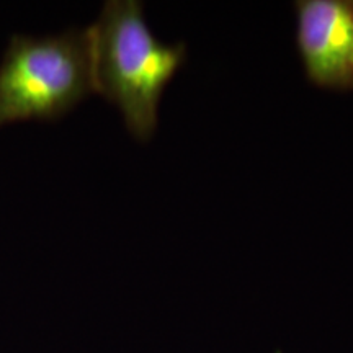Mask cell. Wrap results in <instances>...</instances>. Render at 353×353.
Returning a JSON list of instances; mask_svg holds the SVG:
<instances>
[{"instance_id":"cell-3","label":"cell","mask_w":353,"mask_h":353,"mask_svg":"<svg viewBox=\"0 0 353 353\" xmlns=\"http://www.w3.org/2000/svg\"><path fill=\"white\" fill-rule=\"evenodd\" d=\"M296 25L298 51L309 81L322 88H352V2L299 0Z\"/></svg>"},{"instance_id":"cell-1","label":"cell","mask_w":353,"mask_h":353,"mask_svg":"<svg viewBox=\"0 0 353 353\" xmlns=\"http://www.w3.org/2000/svg\"><path fill=\"white\" fill-rule=\"evenodd\" d=\"M87 32L95 94L120 110L132 138L149 141L162 95L185 63L187 48L159 41L138 0H110Z\"/></svg>"},{"instance_id":"cell-2","label":"cell","mask_w":353,"mask_h":353,"mask_svg":"<svg viewBox=\"0 0 353 353\" xmlns=\"http://www.w3.org/2000/svg\"><path fill=\"white\" fill-rule=\"evenodd\" d=\"M90 94L95 81L87 28L10 38L0 63V128L57 120Z\"/></svg>"},{"instance_id":"cell-4","label":"cell","mask_w":353,"mask_h":353,"mask_svg":"<svg viewBox=\"0 0 353 353\" xmlns=\"http://www.w3.org/2000/svg\"><path fill=\"white\" fill-rule=\"evenodd\" d=\"M352 13H353V2H352Z\"/></svg>"}]
</instances>
